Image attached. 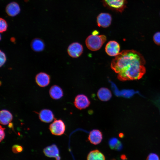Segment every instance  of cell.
<instances>
[{"instance_id": "obj_9", "label": "cell", "mask_w": 160, "mask_h": 160, "mask_svg": "<svg viewBox=\"0 0 160 160\" xmlns=\"http://www.w3.org/2000/svg\"><path fill=\"white\" fill-rule=\"evenodd\" d=\"M50 76L47 73L41 72L37 74L35 77L36 84L40 87H44L48 86L50 82Z\"/></svg>"}, {"instance_id": "obj_10", "label": "cell", "mask_w": 160, "mask_h": 160, "mask_svg": "<svg viewBox=\"0 0 160 160\" xmlns=\"http://www.w3.org/2000/svg\"><path fill=\"white\" fill-rule=\"evenodd\" d=\"M88 139L92 144L95 145L98 144L102 140V134L101 132L98 129H93L90 132Z\"/></svg>"}, {"instance_id": "obj_28", "label": "cell", "mask_w": 160, "mask_h": 160, "mask_svg": "<svg viewBox=\"0 0 160 160\" xmlns=\"http://www.w3.org/2000/svg\"></svg>"}, {"instance_id": "obj_27", "label": "cell", "mask_w": 160, "mask_h": 160, "mask_svg": "<svg viewBox=\"0 0 160 160\" xmlns=\"http://www.w3.org/2000/svg\"><path fill=\"white\" fill-rule=\"evenodd\" d=\"M98 32L97 31H94L92 32V34L93 35H97L98 33Z\"/></svg>"}, {"instance_id": "obj_19", "label": "cell", "mask_w": 160, "mask_h": 160, "mask_svg": "<svg viewBox=\"0 0 160 160\" xmlns=\"http://www.w3.org/2000/svg\"><path fill=\"white\" fill-rule=\"evenodd\" d=\"M109 145L111 149L118 151H121L123 146L121 142L117 138L113 137L111 138L109 141Z\"/></svg>"}, {"instance_id": "obj_4", "label": "cell", "mask_w": 160, "mask_h": 160, "mask_svg": "<svg viewBox=\"0 0 160 160\" xmlns=\"http://www.w3.org/2000/svg\"><path fill=\"white\" fill-rule=\"evenodd\" d=\"M49 129L52 134L60 136L64 133L65 126V123L62 120H55L50 124Z\"/></svg>"}, {"instance_id": "obj_8", "label": "cell", "mask_w": 160, "mask_h": 160, "mask_svg": "<svg viewBox=\"0 0 160 160\" xmlns=\"http://www.w3.org/2000/svg\"><path fill=\"white\" fill-rule=\"evenodd\" d=\"M111 16L108 13H101L97 17V22L99 27H108L111 25Z\"/></svg>"}, {"instance_id": "obj_13", "label": "cell", "mask_w": 160, "mask_h": 160, "mask_svg": "<svg viewBox=\"0 0 160 160\" xmlns=\"http://www.w3.org/2000/svg\"><path fill=\"white\" fill-rule=\"evenodd\" d=\"M6 11L9 16L14 17L19 13L20 8L19 4L16 2H13L9 4L6 8Z\"/></svg>"}, {"instance_id": "obj_1", "label": "cell", "mask_w": 160, "mask_h": 160, "mask_svg": "<svg viewBox=\"0 0 160 160\" xmlns=\"http://www.w3.org/2000/svg\"><path fill=\"white\" fill-rule=\"evenodd\" d=\"M145 61L143 55L133 50L122 51L112 60L111 67L121 81L138 80L145 74Z\"/></svg>"}, {"instance_id": "obj_5", "label": "cell", "mask_w": 160, "mask_h": 160, "mask_svg": "<svg viewBox=\"0 0 160 160\" xmlns=\"http://www.w3.org/2000/svg\"><path fill=\"white\" fill-rule=\"evenodd\" d=\"M90 103L88 97L83 94L77 95L75 98L74 104L78 109L82 110L88 107Z\"/></svg>"}, {"instance_id": "obj_18", "label": "cell", "mask_w": 160, "mask_h": 160, "mask_svg": "<svg viewBox=\"0 0 160 160\" xmlns=\"http://www.w3.org/2000/svg\"><path fill=\"white\" fill-rule=\"evenodd\" d=\"M87 160H105L103 154L97 150L91 151L87 156Z\"/></svg>"}, {"instance_id": "obj_15", "label": "cell", "mask_w": 160, "mask_h": 160, "mask_svg": "<svg viewBox=\"0 0 160 160\" xmlns=\"http://www.w3.org/2000/svg\"><path fill=\"white\" fill-rule=\"evenodd\" d=\"M97 96L99 99L101 100L106 101L111 99L112 97V94L111 91L108 88L102 87L98 90Z\"/></svg>"}, {"instance_id": "obj_3", "label": "cell", "mask_w": 160, "mask_h": 160, "mask_svg": "<svg viewBox=\"0 0 160 160\" xmlns=\"http://www.w3.org/2000/svg\"><path fill=\"white\" fill-rule=\"evenodd\" d=\"M104 5L108 8L122 12L126 7L127 0H102Z\"/></svg>"}, {"instance_id": "obj_17", "label": "cell", "mask_w": 160, "mask_h": 160, "mask_svg": "<svg viewBox=\"0 0 160 160\" xmlns=\"http://www.w3.org/2000/svg\"><path fill=\"white\" fill-rule=\"evenodd\" d=\"M31 47L32 49L36 52L43 51L45 47L44 41L39 38H35L31 41Z\"/></svg>"}, {"instance_id": "obj_7", "label": "cell", "mask_w": 160, "mask_h": 160, "mask_svg": "<svg viewBox=\"0 0 160 160\" xmlns=\"http://www.w3.org/2000/svg\"><path fill=\"white\" fill-rule=\"evenodd\" d=\"M120 46L119 44L115 41H111L106 44L105 51L110 56H116L119 53Z\"/></svg>"}, {"instance_id": "obj_2", "label": "cell", "mask_w": 160, "mask_h": 160, "mask_svg": "<svg viewBox=\"0 0 160 160\" xmlns=\"http://www.w3.org/2000/svg\"><path fill=\"white\" fill-rule=\"evenodd\" d=\"M106 40V37L103 35H91L86 39L85 43L87 47L90 50L95 51L99 49Z\"/></svg>"}, {"instance_id": "obj_21", "label": "cell", "mask_w": 160, "mask_h": 160, "mask_svg": "<svg viewBox=\"0 0 160 160\" xmlns=\"http://www.w3.org/2000/svg\"><path fill=\"white\" fill-rule=\"evenodd\" d=\"M23 147L18 145H14L12 147V151L15 153L21 152L23 150Z\"/></svg>"}, {"instance_id": "obj_11", "label": "cell", "mask_w": 160, "mask_h": 160, "mask_svg": "<svg viewBox=\"0 0 160 160\" xmlns=\"http://www.w3.org/2000/svg\"><path fill=\"white\" fill-rule=\"evenodd\" d=\"M39 117L41 121L47 123L51 122L54 119L52 111L47 109L41 110L39 113Z\"/></svg>"}, {"instance_id": "obj_14", "label": "cell", "mask_w": 160, "mask_h": 160, "mask_svg": "<svg viewBox=\"0 0 160 160\" xmlns=\"http://www.w3.org/2000/svg\"><path fill=\"white\" fill-rule=\"evenodd\" d=\"M50 96L53 99L58 100L63 97V90L58 85L52 86L49 90Z\"/></svg>"}, {"instance_id": "obj_25", "label": "cell", "mask_w": 160, "mask_h": 160, "mask_svg": "<svg viewBox=\"0 0 160 160\" xmlns=\"http://www.w3.org/2000/svg\"><path fill=\"white\" fill-rule=\"evenodd\" d=\"M5 128L3 127L1 125L0 127V142L3 140L4 138L5 137V133L4 130Z\"/></svg>"}, {"instance_id": "obj_24", "label": "cell", "mask_w": 160, "mask_h": 160, "mask_svg": "<svg viewBox=\"0 0 160 160\" xmlns=\"http://www.w3.org/2000/svg\"><path fill=\"white\" fill-rule=\"evenodd\" d=\"M0 66L3 65L6 60V57L5 54L1 50L0 51Z\"/></svg>"}, {"instance_id": "obj_26", "label": "cell", "mask_w": 160, "mask_h": 160, "mask_svg": "<svg viewBox=\"0 0 160 160\" xmlns=\"http://www.w3.org/2000/svg\"><path fill=\"white\" fill-rule=\"evenodd\" d=\"M121 158L123 160H126L127 159V158L126 156L124 155H122L121 156Z\"/></svg>"}, {"instance_id": "obj_22", "label": "cell", "mask_w": 160, "mask_h": 160, "mask_svg": "<svg viewBox=\"0 0 160 160\" xmlns=\"http://www.w3.org/2000/svg\"><path fill=\"white\" fill-rule=\"evenodd\" d=\"M146 160H160V158L157 154L151 153L148 156Z\"/></svg>"}, {"instance_id": "obj_23", "label": "cell", "mask_w": 160, "mask_h": 160, "mask_svg": "<svg viewBox=\"0 0 160 160\" xmlns=\"http://www.w3.org/2000/svg\"><path fill=\"white\" fill-rule=\"evenodd\" d=\"M153 40L154 43L158 45H160V32H157L153 36Z\"/></svg>"}, {"instance_id": "obj_6", "label": "cell", "mask_w": 160, "mask_h": 160, "mask_svg": "<svg viewBox=\"0 0 160 160\" xmlns=\"http://www.w3.org/2000/svg\"><path fill=\"white\" fill-rule=\"evenodd\" d=\"M67 51L68 55L71 57L76 58L80 56L83 51L82 45L78 42L73 43L68 46Z\"/></svg>"}, {"instance_id": "obj_20", "label": "cell", "mask_w": 160, "mask_h": 160, "mask_svg": "<svg viewBox=\"0 0 160 160\" xmlns=\"http://www.w3.org/2000/svg\"><path fill=\"white\" fill-rule=\"evenodd\" d=\"M8 25L6 21L4 19L1 18L0 19V31L3 33L7 31Z\"/></svg>"}, {"instance_id": "obj_12", "label": "cell", "mask_w": 160, "mask_h": 160, "mask_svg": "<svg viewBox=\"0 0 160 160\" xmlns=\"http://www.w3.org/2000/svg\"><path fill=\"white\" fill-rule=\"evenodd\" d=\"M43 152L46 156L49 157L56 158L59 156V149L55 144H52L45 148L43 150Z\"/></svg>"}, {"instance_id": "obj_16", "label": "cell", "mask_w": 160, "mask_h": 160, "mask_svg": "<svg viewBox=\"0 0 160 160\" xmlns=\"http://www.w3.org/2000/svg\"><path fill=\"white\" fill-rule=\"evenodd\" d=\"M13 119V116L8 110L3 109L0 111V123L6 125L9 123Z\"/></svg>"}]
</instances>
